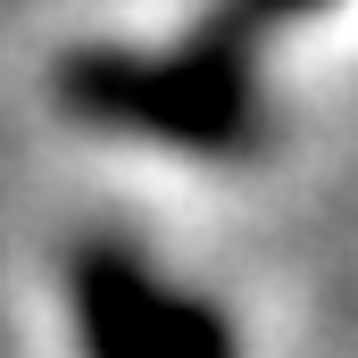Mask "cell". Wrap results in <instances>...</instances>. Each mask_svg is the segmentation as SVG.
Here are the masks:
<instances>
[{
	"label": "cell",
	"mask_w": 358,
	"mask_h": 358,
	"mask_svg": "<svg viewBox=\"0 0 358 358\" xmlns=\"http://www.w3.org/2000/svg\"><path fill=\"white\" fill-rule=\"evenodd\" d=\"M59 92L84 125L150 134L176 150H242L259 134L242 34H208L192 50H76L59 67Z\"/></svg>",
	"instance_id": "obj_1"
},
{
	"label": "cell",
	"mask_w": 358,
	"mask_h": 358,
	"mask_svg": "<svg viewBox=\"0 0 358 358\" xmlns=\"http://www.w3.org/2000/svg\"><path fill=\"white\" fill-rule=\"evenodd\" d=\"M76 342L84 358H242L234 317L208 292H183L125 242H84L76 267Z\"/></svg>",
	"instance_id": "obj_2"
},
{
	"label": "cell",
	"mask_w": 358,
	"mask_h": 358,
	"mask_svg": "<svg viewBox=\"0 0 358 358\" xmlns=\"http://www.w3.org/2000/svg\"><path fill=\"white\" fill-rule=\"evenodd\" d=\"M308 8H334V0H234L225 34H242V25H275V17H308Z\"/></svg>",
	"instance_id": "obj_3"
}]
</instances>
